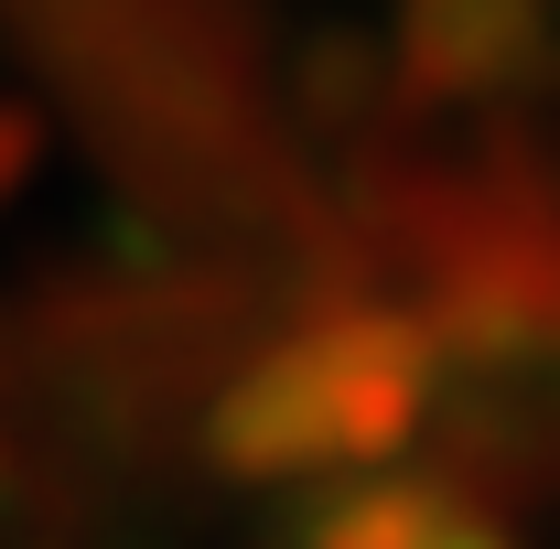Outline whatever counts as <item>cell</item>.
<instances>
[{
  "mask_svg": "<svg viewBox=\"0 0 560 549\" xmlns=\"http://www.w3.org/2000/svg\"><path fill=\"white\" fill-rule=\"evenodd\" d=\"M0 484H11V442H0Z\"/></svg>",
  "mask_w": 560,
  "mask_h": 549,
  "instance_id": "cell-6",
  "label": "cell"
},
{
  "mask_svg": "<svg viewBox=\"0 0 560 549\" xmlns=\"http://www.w3.org/2000/svg\"><path fill=\"white\" fill-rule=\"evenodd\" d=\"M44 173V119L22 108V97H0V215L22 206V184Z\"/></svg>",
  "mask_w": 560,
  "mask_h": 549,
  "instance_id": "cell-5",
  "label": "cell"
},
{
  "mask_svg": "<svg viewBox=\"0 0 560 549\" xmlns=\"http://www.w3.org/2000/svg\"><path fill=\"white\" fill-rule=\"evenodd\" d=\"M206 464L226 484H313V475H346L335 366H324V335H313V324H291L280 344H259V355L206 399Z\"/></svg>",
  "mask_w": 560,
  "mask_h": 549,
  "instance_id": "cell-2",
  "label": "cell"
},
{
  "mask_svg": "<svg viewBox=\"0 0 560 549\" xmlns=\"http://www.w3.org/2000/svg\"><path fill=\"white\" fill-rule=\"evenodd\" d=\"M302 549H517V517L453 475H355L313 506Z\"/></svg>",
  "mask_w": 560,
  "mask_h": 549,
  "instance_id": "cell-3",
  "label": "cell"
},
{
  "mask_svg": "<svg viewBox=\"0 0 560 549\" xmlns=\"http://www.w3.org/2000/svg\"><path fill=\"white\" fill-rule=\"evenodd\" d=\"M560 0H399L388 75L410 108H506L560 86Z\"/></svg>",
  "mask_w": 560,
  "mask_h": 549,
  "instance_id": "cell-1",
  "label": "cell"
},
{
  "mask_svg": "<svg viewBox=\"0 0 560 549\" xmlns=\"http://www.w3.org/2000/svg\"><path fill=\"white\" fill-rule=\"evenodd\" d=\"M302 108H313V130H377V119H399L410 97H399V75H388V55L366 44V33H324L313 55H302Z\"/></svg>",
  "mask_w": 560,
  "mask_h": 549,
  "instance_id": "cell-4",
  "label": "cell"
}]
</instances>
